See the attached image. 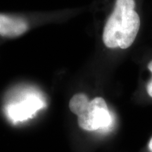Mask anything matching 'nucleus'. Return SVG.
I'll list each match as a JSON object with an SVG mask.
<instances>
[{
	"mask_svg": "<svg viewBox=\"0 0 152 152\" xmlns=\"http://www.w3.org/2000/svg\"><path fill=\"white\" fill-rule=\"evenodd\" d=\"M134 7V0H116L104 29L103 41L106 47L127 49L132 45L140 26V16Z\"/></svg>",
	"mask_w": 152,
	"mask_h": 152,
	"instance_id": "obj_1",
	"label": "nucleus"
},
{
	"mask_svg": "<svg viewBox=\"0 0 152 152\" xmlns=\"http://www.w3.org/2000/svg\"><path fill=\"white\" fill-rule=\"evenodd\" d=\"M42 106V103L34 96L28 97L20 104L11 105L8 107V114L14 121H22L33 115Z\"/></svg>",
	"mask_w": 152,
	"mask_h": 152,
	"instance_id": "obj_3",
	"label": "nucleus"
},
{
	"mask_svg": "<svg viewBox=\"0 0 152 152\" xmlns=\"http://www.w3.org/2000/svg\"><path fill=\"white\" fill-rule=\"evenodd\" d=\"M147 90L149 96H151V97H152V78L151 80L149 82V83H148L147 87Z\"/></svg>",
	"mask_w": 152,
	"mask_h": 152,
	"instance_id": "obj_5",
	"label": "nucleus"
},
{
	"mask_svg": "<svg viewBox=\"0 0 152 152\" xmlns=\"http://www.w3.org/2000/svg\"><path fill=\"white\" fill-rule=\"evenodd\" d=\"M28 30V24L24 20L0 14V35L15 37L23 34Z\"/></svg>",
	"mask_w": 152,
	"mask_h": 152,
	"instance_id": "obj_4",
	"label": "nucleus"
},
{
	"mask_svg": "<svg viewBox=\"0 0 152 152\" xmlns=\"http://www.w3.org/2000/svg\"><path fill=\"white\" fill-rule=\"evenodd\" d=\"M149 149L150 150V151L152 152V137L151 140H150L149 143Z\"/></svg>",
	"mask_w": 152,
	"mask_h": 152,
	"instance_id": "obj_6",
	"label": "nucleus"
},
{
	"mask_svg": "<svg viewBox=\"0 0 152 152\" xmlns=\"http://www.w3.org/2000/svg\"><path fill=\"white\" fill-rule=\"evenodd\" d=\"M148 68H149V71L152 73V61H150L149 63V64H148Z\"/></svg>",
	"mask_w": 152,
	"mask_h": 152,
	"instance_id": "obj_7",
	"label": "nucleus"
},
{
	"mask_svg": "<svg viewBox=\"0 0 152 152\" xmlns=\"http://www.w3.org/2000/svg\"><path fill=\"white\" fill-rule=\"evenodd\" d=\"M71 112L77 115L79 127L87 131L97 130L109 127L112 116L105 100L96 97L89 101L85 94H75L69 102Z\"/></svg>",
	"mask_w": 152,
	"mask_h": 152,
	"instance_id": "obj_2",
	"label": "nucleus"
}]
</instances>
